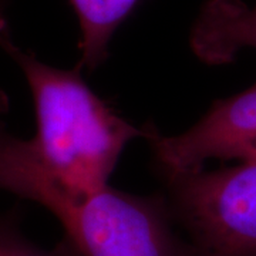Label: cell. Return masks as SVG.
I'll use <instances>...</instances> for the list:
<instances>
[{
  "label": "cell",
  "mask_w": 256,
  "mask_h": 256,
  "mask_svg": "<svg viewBox=\"0 0 256 256\" xmlns=\"http://www.w3.org/2000/svg\"><path fill=\"white\" fill-rule=\"evenodd\" d=\"M0 46L23 72L33 96L36 136L30 146L48 174L73 194L108 185L124 148L142 138L82 80V68H58L22 50L12 37Z\"/></svg>",
  "instance_id": "2"
},
{
  "label": "cell",
  "mask_w": 256,
  "mask_h": 256,
  "mask_svg": "<svg viewBox=\"0 0 256 256\" xmlns=\"http://www.w3.org/2000/svg\"><path fill=\"white\" fill-rule=\"evenodd\" d=\"M80 26V68L94 72L106 62L116 30L138 0H67Z\"/></svg>",
  "instance_id": "6"
},
{
  "label": "cell",
  "mask_w": 256,
  "mask_h": 256,
  "mask_svg": "<svg viewBox=\"0 0 256 256\" xmlns=\"http://www.w3.org/2000/svg\"><path fill=\"white\" fill-rule=\"evenodd\" d=\"M142 138L148 142L160 175L196 171L210 160L256 162V84L245 92L214 102L191 128L165 136L146 122Z\"/></svg>",
  "instance_id": "4"
},
{
  "label": "cell",
  "mask_w": 256,
  "mask_h": 256,
  "mask_svg": "<svg viewBox=\"0 0 256 256\" xmlns=\"http://www.w3.org/2000/svg\"><path fill=\"white\" fill-rule=\"evenodd\" d=\"M6 117L0 106V191L54 215L77 256H192L161 194L142 196L110 185L68 192L43 168L28 140L10 134Z\"/></svg>",
  "instance_id": "1"
},
{
  "label": "cell",
  "mask_w": 256,
  "mask_h": 256,
  "mask_svg": "<svg viewBox=\"0 0 256 256\" xmlns=\"http://www.w3.org/2000/svg\"><path fill=\"white\" fill-rule=\"evenodd\" d=\"M192 256H256V162L161 175Z\"/></svg>",
  "instance_id": "3"
},
{
  "label": "cell",
  "mask_w": 256,
  "mask_h": 256,
  "mask_svg": "<svg viewBox=\"0 0 256 256\" xmlns=\"http://www.w3.org/2000/svg\"><path fill=\"white\" fill-rule=\"evenodd\" d=\"M18 210L0 215V256H77L66 242L56 249H44L28 240L20 230Z\"/></svg>",
  "instance_id": "7"
},
{
  "label": "cell",
  "mask_w": 256,
  "mask_h": 256,
  "mask_svg": "<svg viewBox=\"0 0 256 256\" xmlns=\"http://www.w3.org/2000/svg\"><path fill=\"white\" fill-rule=\"evenodd\" d=\"M6 37H10L9 26H8V18H6L3 0H0V42H3V38Z\"/></svg>",
  "instance_id": "8"
},
{
  "label": "cell",
  "mask_w": 256,
  "mask_h": 256,
  "mask_svg": "<svg viewBox=\"0 0 256 256\" xmlns=\"http://www.w3.org/2000/svg\"><path fill=\"white\" fill-rule=\"evenodd\" d=\"M190 46L204 63L234 62L239 52L256 50V2L206 0L191 28Z\"/></svg>",
  "instance_id": "5"
}]
</instances>
